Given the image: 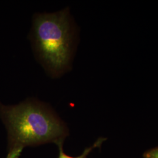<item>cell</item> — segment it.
Here are the masks:
<instances>
[{
  "mask_svg": "<svg viewBox=\"0 0 158 158\" xmlns=\"http://www.w3.org/2000/svg\"><path fill=\"white\" fill-rule=\"evenodd\" d=\"M79 32L68 6L33 15L29 40L36 60L51 79H59L72 70Z\"/></svg>",
  "mask_w": 158,
  "mask_h": 158,
  "instance_id": "obj_1",
  "label": "cell"
},
{
  "mask_svg": "<svg viewBox=\"0 0 158 158\" xmlns=\"http://www.w3.org/2000/svg\"><path fill=\"white\" fill-rule=\"evenodd\" d=\"M6 158H15V157H14V156H12L11 155H7V156H6Z\"/></svg>",
  "mask_w": 158,
  "mask_h": 158,
  "instance_id": "obj_5",
  "label": "cell"
},
{
  "mask_svg": "<svg viewBox=\"0 0 158 158\" xmlns=\"http://www.w3.org/2000/svg\"><path fill=\"white\" fill-rule=\"evenodd\" d=\"M0 117L8 132V151L50 143L57 146L69 135L68 125L55 110L35 97L17 105L0 103Z\"/></svg>",
  "mask_w": 158,
  "mask_h": 158,
  "instance_id": "obj_2",
  "label": "cell"
},
{
  "mask_svg": "<svg viewBox=\"0 0 158 158\" xmlns=\"http://www.w3.org/2000/svg\"><path fill=\"white\" fill-rule=\"evenodd\" d=\"M106 140V138H99L97 141H96L92 146L90 147H88L87 148H85V151L83 152V153L79 155L78 156H69L67 154H66L65 152H64L63 150V144H59L57 145L58 147V149H59V156L57 158H87L88 156V155L94 149L97 148H100L102 145V144L103 143V142Z\"/></svg>",
  "mask_w": 158,
  "mask_h": 158,
  "instance_id": "obj_3",
  "label": "cell"
},
{
  "mask_svg": "<svg viewBox=\"0 0 158 158\" xmlns=\"http://www.w3.org/2000/svg\"><path fill=\"white\" fill-rule=\"evenodd\" d=\"M143 158H158V147L146 151L143 153Z\"/></svg>",
  "mask_w": 158,
  "mask_h": 158,
  "instance_id": "obj_4",
  "label": "cell"
}]
</instances>
